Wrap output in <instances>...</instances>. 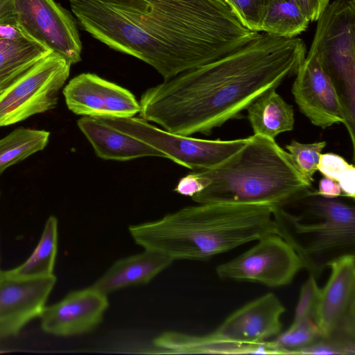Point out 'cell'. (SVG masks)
Returning <instances> with one entry per match:
<instances>
[{
  "label": "cell",
  "mask_w": 355,
  "mask_h": 355,
  "mask_svg": "<svg viewBox=\"0 0 355 355\" xmlns=\"http://www.w3.org/2000/svg\"><path fill=\"white\" fill-rule=\"evenodd\" d=\"M275 89L262 93L246 108L253 133L274 139L280 133L291 131L295 123L293 106Z\"/></svg>",
  "instance_id": "19"
},
{
  "label": "cell",
  "mask_w": 355,
  "mask_h": 355,
  "mask_svg": "<svg viewBox=\"0 0 355 355\" xmlns=\"http://www.w3.org/2000/svg\"><path fill=\"white\" fill-rule=\"evenodd\" d=\"M51 52L26 34L16 20L0 22V94Z\"/></svg>",
  "instance_id": "16"
},
{
  "label": "cell",
  "mask_w": 355,
  "mask_h": 355,
  "mask_svg": "<svg viewBox=\"0 0 355 355\" xmlns=\"http://www.w3.org/2000/svg\"><path fill=\"white\" fill-rule=\"evenodd\" d=\"M50 132L43 130L18 128L0 139V175L9 166L33 154L42 150L47 145Z\"/></svg>",
  "instance_id": "23"
},
{
  "label": "cell",
  "mask_w": 355,
  "mask_h": 355,
  "mask_svg": "<svg viewBox=\"0 0 355 355\" xmlns=\"http://www.w3.org/2000/svg\"><path fill=\"white\" fill-rule=\"evenodd\" d=\"M278 234L316 279L337 259L355 254V209L311 190L283 206H274Z\"/></svg>",
  "instance_id": "5"
},
{
  "label": "cell",
  "mask_w": 355,
  "mask_h": 355,
  "mask_svg": "<svg viewBox=\"0 0 355 355\" xmlns=\"http://www.w3.org/2000/svg\"><path fill=\"white\" fill-rule=\"evenodd\" d=\"M78 126L103 159L126 161L144 157L166 158L161 152L132 136L121 132L95 117L84 116Z\"/></svg>",
  "instance_id": "17"
},
{
  "label": "cell",
  "mask_w": 355,
  "mask_h": 355,
  "mask_svg": "<svg viewBox=\"0 0 355 355\" xmlns=\"http://www.w3.org/2000/svg\"><path fill=\"white\" fill-rule=\"evenodd\" d=\"M310 22L296 0H270L261 32L292 38L304 32Z\"/></svg>",
  "instance_id": "21"
},
{
  "label": "cell",
  "mask_w": 355,
  "mask_h": 355,
  "mask_svg": "<svg viewBox=\"0 0 355 355\" xmlns=\"http://www.w3.org/2000/svg\"><path fill=\"white\" fill-rule=\"evenodd\" d=\"M295 75L292 87L295 101L312 124L325 129L335 123H343L347 130L343 106L316 55L308 53Z\"/></svg>",
  "instance_id": "14"
},
{
  "label": "cell",
  "mask_w": 355,
  "mask_h": 355,
  "mask_svg": "<svg viewBox=\"0 0 355 355\" xmlns=\"http://www.w3.org/2000/svg\"><path fill=\"white\" fill-rule=\"evenodd\" d=\"M308 53L316 55L345 110L352 146L355 128V0H334L316 20Z\"/></svg>",
  "instance_id": "6"
},
{
  "label": "cell",
  "mask_w": 355,
  "mask_h": 355,
  "mask_svg": "<svg viewBox=\"0 0 355 355\" xmlns=\"http://www.w3.org/2000/svg\"><path fill=\"white\" fill-rule=\"evenodd\" d=\"M71 64L51 52L0 94V127L53 109Z\"/></svg>",
  "instance_id": "9"
},
{
  "label": "cell",
  "mask_w": 355,
  "mask_h": 355,
  "mask_svg": "<svg viewBox=\"0 0 355 355\" xmlns=\"http://www.w3.org/2000/svg\"><path fill=\"white\" fill-rule=\"evenodd\" d=\"M208 182L191 197L198 204L268 203L283 206L301 198L312 184L301 175L288 153L274 139L254 135L220 164L196 171Z\"/></svg>",
  "instance_id": "4"
},
{
  "label": "cell",
  "mask_w": 355,
  "mask_h": 355,
  "mask_svg": "<svg viewBox=\"0 0 355 355\" xmlns=\"http://www.w3.org/2000/svg\"><path fill=\"white\" fill-rule=\"evenodd\" d=\"M329 268L315 322L324 337L355 340V254L337 259Z\"/></svg>",
  "instance_id": "12"
},
{
  "label": "cell",
  "mask_w": 355,
  "mask_h": 355,
  "mask_svg": "<svg viewBox=\"0 0 355 355\" xmlns=\"http://www.w3.org/2000/svg\"><path fill=\"white\" fill-rule=\"evenodd\" d=\"M326 144V141L302 144L293 140L286 146L298 171L310 184L313 182V175L318 171L320 157Z\"/></svg>",
  "instance_id": "26"
},
{
  "label": "cell",
  "mask_w": 355,
  "mask_h": 355,
  "mask_svg": "<svg viewBox=\"0 0 355 355\" xmlns=\"http://www.w3.org/2000/svg\"><path fill=\"white\" fill-rule=\"evenodd\" d=\"M256 241L249 250L218 265L216 268L218 277L275 288L291 284L304 268L298 254L279 234H267Z\"/></svg>",
  "instance_id": "10"
},
{
  "label": "cell",
  "mask_w": 355,
  "mask_h": 355,
  "mask_svg": "<svg viewBox=\"0 0 355 355\" xmlns=\"http://www.w3.org/2000/svg\"><path fill=\"white\" fill-rule=\"evenodd\" d=\"M108 305L107 295L92 286L71 291L60 301L44 306L39 317L41 328L57 336L89 332L101 322Z\"/></svg>",
  "instance_id": "15"
},
{
  "label": "cell",
  "mask_w": 355,
  "mask_h": 355,
  "mask_svg": "<svg viewBox=\"0 0 355 355\" xmlns=\"http://www.w3.org/2000/svg\"><path fill=\"white\" fill-rule=\"evenodd\" d=\"M305 56L302 39L263 32L223 57L148 88L141 96L139 114L171 133L210 135L295 74Z\"/></svg>",
  "instance_id": "2"
},
{
  "label": "cell",
  "mask_w": 355,
  "mask_h": 355,
  "mask_svg": "<svg viewBox=\"0 0 355 355\" xmlns=\"http://www.w3.org/2000/svg\"><path fill=\"white\" fill-rule=\"evenodd\" d=\"M140 112L139 102L128 89L108 81L104 117L128 118Z\"/></svg>",
  "instance_id": "27"
},
{
  "label": "cell",
  "mask_w": 355,
  "mask_h": 355,
  "mask_svg": "<svg viewBox=\"0 0 355 355\" xmlns=\"http://www.w3.org/2000/svg\"><path fill=\"white\" fill-rule=\"evenodd\" d=\"M58 223L56 217L46 220L40 239L30 257L10 271L21 277H44L53 275L58 252Z\"/></svg>",
  "instance_id": "22"
},
{
  "label": "cell",
  "mask_w": 355,
  "mask_h": 355,
  "mask_svg": "<svg viewBox=\"0 0 355 355\" xmlns=\"http://www.w3.org/2000/svg\"><path fill=\"white\" fill-rule=\"evenodd\" d=\"M273 205L205 203L129 227L135 243L174 261H205L270 234H278Z\"/></svg>",
  "instance_id": "3"
},
{
  "label": "cell",
  "mask_w": 355,
  "mask_h": 355,
  "mask_svg": "<svg viewBox=\"0 0 355 355\" xmlns=\"http://www.w3.org/2000/svg\"><path fill=\"white\" fill-rule=\"evenodd\" d=\"M323 335L313 319L305 318L293 321L291 327L275 339L271 340L280 354H297L306 347L322 337Z\"/></svg>",
  "instance_id": "24"
},
{
  "label": "cell",
  "mask_w": 355,
  "mask_h": 355,
  "mask_svg": "<svg viewBox=\"0 0 355 355\" xmlns=\"http://www.w3.org/2000/svg\"><path fill=\"white\" fill-rule=\"evenodd\" d=\"M330 0H296L297 3L309 18L310 21H315Z\"/></svg>",
  "instance_id": "32"
},
{
  "label": "cell",
  "mask_w": 355,
  "mask_h": 355,
  "mask_svg": "<svg viewBox=\"0 0 355 355\" xmlns=\"http://www.w3.org/2000/svg\"><path fill=\"white\" fill-rule=\"evenodd\" d=\"M241 22L252 31L261 32V24L270 0H224Z\"/></svg>",
  "instance_id": "28"
},
{
  "label": "cell",
  "mask_w": 355,
  "mask_h": 355,
  "mask_svg": "<svg viewBox=\"0 0 355 355\" xmlns=\"http://www.w3.org/2000/svg\"><path fill=\"white\" fill-rule=\"evenodd\" d=\"M0 196H1V191H0ZM1 252H0V266H1ZM0 269H1V268H0Z\"/></svg>",
  "instance_id": "35"
},
{
  "label": "cell",
  "mask_w": 355,
  "mask_h": 355,
  "mask_svg": "<svg viewBox=\"0 0 355 355\" xmlns=\"http://www.w3.org/2000/svg\"><path fill=\"white\" fill-rule=\"evenodd\" d=\"M297 354L354 355L355 340L322 336L310 345L299 350Z\"/></svg>",
  "instance_id": "30"
},
{
  "label": "cell",
  "mask_w": 355,
  "mask_h": 355,
  "mask_svg": "<svg viewBox=\"0 0 355 355\" xmlns=\"http://www.w3.org/2000/svg\"><path fill=\"white\" fill-rule=\"evenodd\" d=\"M107 82L91 73L73 78L62 91L69 110L83 116L104 117Z\"/></svg>",
  "instance_id": "20"
},
{
  "label": "cell",
  "mask_w": 355,
  "mask_h": 355,
  "mask_svg": "<svg viewBox=\"0 0 355 355\" xmlns=\"http://www.w3.org/2000/svg\"><path fill=\"white\" fill-rule=\"evenodd\" d=\"M15 20L12 0H0V22Z\"/></svg>",
  "instance_id": "34"
},
{
  "label": "cell",
  "mask_w": 355,
  "mask_h": 355,
  "mask_svg": "<svg viewBox=\"0 0 355 355\" xmlns=\"http://www.w3.org/2000/svg\"><path fill=\"white\" fill-rule=\"evenodd\" d=\"M55 283L54 274L21 277L0 269V340L17 336L40 317Z\"/></svg>",
  "instance_id": "13"
},
{
  "label": "cell",
  "mask_w": 355,
  "mask_h": 355,
  "mask_svg": "<svg viewBox=\"0 0 355 355\" xmlns=\"http://www.w3.org/2000/svg\"><path fill=\"white\" fill-rule=\"evenodd\" d=\"M285 311L275 293H266L232 313L213 332L202 336L205 348L209 354H279L266 340L281 333Z\"/></svg>",
  "instance_id": "7"
},
{
  "label": "cell",
  "mask_w": 355,
  "mask_h": 355,
  "mask_svg": "<svg viewBox=\"0 0 355 355\" xmlns=\"http://www.w3.org/2000/svg\"><path fill=\"white\" fill-rule=\"evenodd\" d=\"M173 261L162 252L144 249L141 253L116 261L92 287L107 295L128 286L146 284Z\"/></svg>",
  "instance_id": "18"
},
{
  "label": "cell",
  "mask_w": 355,
  "mask_h": 355,
  "mask_svg": "<svg viewBox=\"0 0 355 355\" xmlns=\"http://www.w3.org/2000/svg\"><path fill=\"white\" fill-rule=\"evenodd\" d=\"M320 290L321 288L318 286L316 278L309 275V278L301 287L293 321L305 318L314 320Z\"/></svg>",
  "instance_id": "29"
},
{
  "label": "cell",
  "mask_w": 355,
  "mask_h": 355,
  "mask_svg": "<svg viewBox=\"0 0 355 355\" xmlns=\"http://www.w3.org/2000/svg\"><path fill=\"white\" fill-rule=\"evenodd\" d=\"M106 125L155 148L166 158L194 171L213 168L240 150L249 137L234 140H207L169 132L141 117H95Z\"/></svg>",
  "instance_id": "8"
},
{
  "label": "cell",
  "mask_w": 355,
  "mask_h": 355,
  "mask_svg": "<svg viewBox=\"0 0 355 355\" xmlns=\"http://www.w3.org/2000/svg\"><path fill=\"white\" fill-rule=\"evenodd\" d=\"M341 192L336 182L324 176L320 179L317 191L320 196L327 198H336L341 195Z\"/></svg>",
  "instance_id": "33"
},
{
  "label": "cell",
  "mask_w": 355,
  "mask_h": 355,
  "mask_svg": "<svg viewBox=\"0 0 355 355\" xmlns=\"http://www.w3.org/2000/svg\"><path fill=\"white\" fill-rule=\"evenodd\" d=\"M208 184L207 180L194 171L181 178L174 191L181 195L192 197Z\"/></svg>",
  "instance_id": "31"
},
{
  "label": "cell",
  "mask_w": 355,
  "mask_h": 355,
  "mask_svg": "<svg viewBox=\"0 0 355 355\" xmlns=\"http://www.w3.org/2000/svg\"><path fill=\"white\" fill-rule=\"evenodd\" d=\"M80 28L164 80L214 61L259 34L224 0H68Z\"/></svg>",
  "instance_id": "1"
},
{
  "label": "cell",
  "mask_w": 355,
  "mask_h": 355,
  "mask_svg": "<svg viewBox=\"0 0 355 355\" xmlns=\"http://www.w3.org/2000/svg\"><path fill=\"white\" fill-rule=\"evenodd\" d=\"M15 19L28 36L75 64L82 42L72 14L55 0H12Z\"/></svg>",
  "instance_id": "11"
},
{
  "label": "cell",
  "mask_w": 355,
  "mask_h": 355,
  "mask_svg": "<svg viewBox=\"0 0 355 355\" xmlns=\"http://www.w3.org/2000/svg\"><path fill=\"white\" fill-rule=\"evenodd\" d=\"M318 171L336 182L345 196L354 199L355 168L353 164L339 155L327 153L320 155Z\"/></svg>",
  "instance_id": "25"
}]
</instances>
